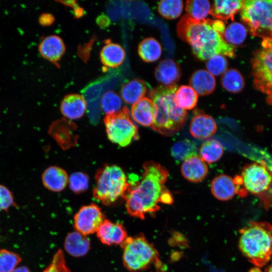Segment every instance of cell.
Segmentation results:
<instances>
[{"label":"cell","mask_w":272,"mask_h":272,"mask_svg":"<svg viewBox=\"0 0 272 272\" xmlns=\"http://www.w3.org/2000/svg\"><path fill=\"white\" fill-rule=\"evenodd\" d=\"M104 121L109 140L121 147L129 145L139 137L137 126L126 106L116 113L106 115Z\"/></svg>","instance_id":"cell-9"},{"label":"cell","mask_w":272,"mask_h":272,"mask_svg":"<svg viewBox=\"0 0 272 272\" xmlns=\"http://www.w3.org/2000/svg\"><path fill=\"white\" fill-rule=\"evenodd\" d=\"M143 169L140 181H129V189L124 197L128 214L141 219L159 211L160 203L173 202L171 193L164 185L168 176L167 170L154 161L145 162Z\"/></svg>","instance_id":"cell-1"},{"label":"cell","mask_w":272,"mask_h":272,"mask_svg":"<svg viewBox=\"0 0 272 272\" xmlns=\"http://www.w3.org/2000/svg\"><path fill=\"white\" fill-rule=\"evenodd\" d=\"M55 20L54 16L47 13L41 14L38 18L40 25L43 26H48L52 25Z\"/></svg>","instance_id":"cell-40"},{"label":"cell","mask_w":272,"mask_h":272,"mask_svg":"<svg viewBox=\"0 0 272 272\" xmlns=\"http://www.w3.org/2000/svg\"><path fill=\"white\" fill-rule=\"evenodd\" d=\"M271 263L269 266L267 268V269L265 270V272H272V256L271 258Z\"/></svg>","instance_id":"cell-42"},{"label":"cell","mask_w":272,"mask_h":272,"mask_svg":"<svg viewBox=\"0 0 272 272\" xmlns=\"http://www.w3.org/2000/svg\"><path fill=\"white\" fill-rule=\"evenodd\" d=\"M16 205L13 192L5 185L0 184V211H8Z\"/></svg>","instance_id":"cell-39"},{"label":"cell","mask_w":272,"mask_h":272,"mask_svg":"<svg viewBox=\"0 0 272 272\" xmlns=\"http://www.w3.org/2000/svg\"><path fill=\"white\" fill-rule=\"evenodd\" d=\"M185 10L187 15L194 19H205L211 13L210 2L207 0L187 1Z\"/></svg>","instance_id":"cell-31"},{"label":"cell","mask_w":272,"mask_h":272,"mask_svg":"<svg viewBox=\"0 0 272 272\" xmlns=\"http://www.w3.org/2000/svg\"><path fill=\"white\" fill-rule=\"evenodd\" d=\"M87 103L81 95L72 94L65 96L60 103L61 114L66 118L75 120L82 117L86 110Z\"/></svg>","instance_id":"cell-19"},{"label":"cell","mask_w":272,"mask_h":272,"mask_svg":"<svg viewBox=\"0 0 272 272\" xmlns=\"http://www.w3.org/2000/svg\"><path fill=\"white\" fill-rule=\"evenodd\" d=\"M41 181L43 186L48 190L59 192L66 186L69 177L63 169L58 166H51L43 172Z\"/></svg>","instance_id":"cell-18"},{"label":"cell","mask_w":272,"mask_h":272,"mask_svg":"<svg viewBox=\"0 0 272 272\" xmlns=\"http://www.w3.org/2000/svg\"><path fill=\"white\" fill-rule=\"evenodd\" d=\"M120 246L124 266L130 271L144 270L158 261L157 250L142 234L127 237Z\"/></svg>","instance_id":"cell-8"},{"label":"cell","mask_w":272,"mask_h":272,"mask_svg":"<svg viewBox=\"0 0 272 272\" xmlns=\"http://www.w3.org/2000/svg\"><path fill=\"white\" fill-rule=\"evenodd\" d=\"M190 86L201 96L212 93L216 88V82L214 76L207 70L199 69L195 71L189 79Z\"/></svg>","instance_id":"cell-22"},{"label":"cell","mask_w":272,"mask_h":272,"mask_svg":"<svg viewBox=\"0 0 272 272\" xmlns=\"http://www.w3.org/2000/svg\"><path fill=\"white\" fill-rule=\"evenodd\" d=\"M251 64L255 88L272 97V46L254 52Z\"/></svg>","instance_id":"cell-10"},{"label":"cell","mask_w":272,"mask_h":272,"mask_svg":"<svg viewBox=\"0 0 272 272\" xmlns=\"http://www.w3.org/2000/svg\"><path fill=\"white\" fill-rule=\"evenodd\" d=\"M21 260L18 254L6 249H0V272H12Z\"/></svg>","instance_id":"cell-35"},{"label":"cell","mask_w":272,"mask_h":272,"mask_svg":"<svg viewBox=\"0 0 272 272\" xmlns=\"http://www.w3.org/2000/svg\"><path fill=\"white\" fill-rule=\"evenodd\" d=\"M138 51L143 60L147 62H152L160 58L162 53V47L156 39L148 37L140 43Z\"/></svg>","instance_id":"cell-26"},{"label":"cell","mask_w":272,"mask_h":272,"mask_svg":"<svg viewBox=\"0 0 272 272\" xmlns=\"http://www.w3.org/2000/svg\"><path fill=\"white\" fill-rule=\"evenodd\" d=\"M247 36L246 27L239 22H233L225 28L223 38L232 45L241 44L245 41Z\"/></svg>","instance_id":"cell-30"},{"label":"cell","mask_w":272,"mask_h":272,"mask_svg":"<svg viewBox=\"0 0 272 272\" xmlns=\"http://www.w3.org/2000/svg\"><path fill=\"white\" fill-rule=\"evenodd\" d=\"M211 190L213 195L220 200H228L237 193V186L230 176L222 174L212 181Z\"/></svg>","instance_id":"cell-21"},{"label":"cell","mask_w":272,"mask_h":272,"mask_svg":"<svg viewBox=\"0 0 272 272\" xmlns=\"http://www.w3.org/2000/svg\"><path fill=\"white\" fill-rule=\"evenodd\" d=\"M105 43L100 54L102 63L112 69L119 66L124 60V50L119 44L112 42L109 39L105 40Z\"/></svg>","instance_id":"cell-23"},{"label":"cell","mask_w":272,"mask_h":272,"mask_svg":"<svg viewBox=\"0 0 272 272\" xmlns=\"http://www.w3.org/2000/svg\"><path fill=\"white\" fill-rule=\"evenodd\" d=\"M89 177L85 173L76 172L69 177V184L71 190L76 193L86 190L89 186Z\"/></svg>","instance_id":"cell-36"},{"label":"cell","mask_w":272,"mask_h":272,"mask_svg":"<svg viewBox=\"0 0 272 272\" xmlns=\"http://www.w3.org/2000/svg\"><path fill=\"white\" fill-rule=\"evenodd\" d=\"M222 87L229 92L238 93L241 92L245 86V81L240 72L235 69L227 70L221 77Z\"/></svg>","instance_id":"cell-27"},{"label":"cell","mask_w":272,"mask_h":272,"mask_svg":"<svg viewBox=\"0 0 272 272\" xmlns=\"http://www.w3.org/2000/svg\"><path fill=\"white\" fill-rule=\"evenodd\" d=\"M12 272H31L28 267L26 266H21L16 267Z\"/></svg>","instance_id":"cell-41"},{"label":"cell","mask_w":272,"mask_h":272,"mask_svg":"<svg viewBox=\"0 0 272 272\" xmlns=\"http://www.w3.org/2000/svg\"><path fill=\"white\" fill-rule=\"evenodd\" d=\"M43 272H71L67 266L63 251L59 249L52 260Z\"/></svg>","instance_id":"cell-38"},{"label":"cell","mask_w":272,"mask_h":272,"mask_svg":"<svg viewBox=\"0 0 272 272\" xmlns=\"http://www.w3.org/2000/svg\"><path fill=\"white\" fill-rule=\"evenodd\" d=\"M171 154L178 161H184L189 157L197 154L195 144L187 139L176 142L172 147Z\"/></svg>","instance_id":"cell-32"},{"label":"cell","mask_w":272,"mask_h":272,"mask_svg":"<svg viewBox=\"0 0 272 272\" xmlns=\"http://www.w3.org/2000/svg\"><path fill=\"white\" fill-rule=\"evenodd\" d=\"M217 124L210 115L200 113L195 115L190 124V132L194 138L206 140L212 137L216 132Z\"/></svg>","instance_id":"cell-16"},{"label":"cell","mask_w":272,"mask_h":272,"mask_svg":"<svg viewBox=\"0 0 272 272\" xmlns=\"http://www.w3.org/2000/svg\"><path fill=\"white\" fill-rule=\"evenodd\" d=\"M154 75L157 81L163 86H171L177 84L181 78L180 67L172 59L161 61L156 67Z\"/></svg>","instance_id":"cell-15"},{"label":"cell","mask_w":272,"mask_h":272,"mask_svg":"<svg viewBox=\"0 0 272 272\" xmlns=\"http://www.w3.org/2000/svg\"><path fill=\"white\" fill-rule=\"evenodd\" d=\"M240 18L252 36L272 39V0L244 1Z\"/></svg>","instance_id":"cell-7"},{"label":"cell","mask_w":272,"mask_h":272,"mask_svg":"<svg viewBox=\"0 0 272 272\" xmlns=\"http://www.w3.org/2000/svg\"><path fill=\"white\" fill-rule=\"evenodd\" d=\"M241 177L247 192L256 196L265 209L272 208V172L266 163L261 161L246 165Z\"/></svg>","instance_id":"cell-6"},{"label":"cell","mask_w":272,"mask_h":272,"mask_svg":"<svg viewBox=\"0 0 272 272\" xmlns=\"http://www.w3.org/2000/svg\"><path fill=\"white\" fill-rule=\"evenodd\" d=\"M100 105L106 115L116 113L123 107L121 98L113 91H108L102 95Z\"/></svg>","instance_id":"cell-34"},{"label":"cell","mask_w":272,"mask_h":272,"mask_svg":"<svg viewBox=\"0 0 272 272\" xmlns=\"http://www.w3.org/2000/svg\"><path fill=\"white\" fill-rule=\"evenodd\" d=\"M96 233L100 241L107 245H121L128 237L125 228L120 223H114L106 219Z\"/></svg>","instance_id":"cell-12"},{"label":"cell","mask_w":272,"mask_h":272,"mask_svg":"<svg viewBox=\"0 0 272 272\" xmlns=\"http://www.w3.org/2000/svg\"><path fill=\"white\" fill-rule=\"evenodd\" d=\"M64 247L65 251L74 257L82 256L89 251L90 241L87 236L74 231L65 237Z\"/></svg>","instance_id":"cell-24"},{"label":"cell","mask_w":272,"mask_h":272,"mask_svg":"<svg viewBox=\"0 0 272 272\" xmlns=\"http://www.w3.org/2000/svg\"><path fill=\"white\" fill-rule=\"evenodd\" d=\"M101 209L91 203L82 207L74 217V227L76 231L84 235L96 232L105 220Z\"/></svg>","instance_id":"cell-11"},{"label":"cell","mask_w":272,"mask_h":272,"mask_svg":"<svg viewBox=\"0 0 272 272\" xmlns=\"http://www.w3.org/2000/svg\"><path fill=\"white\" fill-rule=\"evenodd\" d=\"M65 50L64 43L58 36L52 35L45 37L38 45V51L45 59L59 66V61Z\"/></svg>","instance_id":"cell-13"},{"label":"cell","mask_w":272,"mask_h":272,"mask_svg":"<svg viewBox=\"0 0 272 272\" xmlns=\"http://www.w3.org/2000/svg\"><path fill=\"white\" fill-rule=\"evenodd\" d=\"M131 118L144 126H152L156 116V108L153 101L144 97L133 104L130 110Z\"/></svg>","instance_id":"cell-14"},{"label":"cell","mask_w":272,"mask_h":272,"mask_svg":"<svg viewBox=\"0 0 272 272\" xmlns=\"http://www.w3.org/2000/svg\"><path fill=\"white\" fill-rule=\"evenodd\" d=\"M223 152L221 144L215 139L203 143L199 150L200 157L208 163L218 161L222 156Z\"/></svg>","instance_id":"cell-29"},{"label":"cell","mask_w":272,"mask_h":272,"mask_svg":"<svg viewBox=\"0 0 272 272\" xmlns=\"http://www.w3.org/2000/svg\"><path fill=\"white\" fill-rule=\"evenodd\" d=\"M95 180L93 196L105 205L124 198L129 189V180L123 170L117 165H108L101 168L96 173Z\"/></svg>","instance_id":"cell-5"},{"label":"cell","mask_w":272,"mask_h":272,"mask_svg":"<svg viewBox=\"0 0 272 272\" xmlns=\"http://www.w3.org/2000/svg\"><path fill=\"white\" fill-rule=\"evenodd\" d=\"M181 171L187 180L198 182L202 180L208 172L206 162L197 155L185 160L182 164Z\"/></svg>","instance_id":"cell-17"},{"label":"cell","mask_w":272,"mask_h":272,"mask_svg":"<svg viewBox=\"0 0 272 272\" xmlns=\"http://www.w3.org/2000/svg\"><path fill=\"white\" fill-rule=\"evenodd\" d=\"M147 91V88L143 81L133 79L122 86L121 96L126 103L133 105L143 98Z\"/></svg>","instance_id":"cell-25"},{"label":"cell","mask_w":272,"mask_h":272,"mask_svg":"<svg viewBox=\"0 0 272 272\" xmlns=\"http://www.w3.org/2000/svg\"><path fill=\"white\" fill-rule=\"evenodd\" d=\"M174 99L179 107L185 110H191L197 104L198 95L190 86L183 85L176 91Z\"/></svg>","instance_id":"cell-28"},{"label":"cell","mask_w":272,"mask_h":272,"mask_svg":"<svg viewBox=\"0 0 272 272\" xmlns=\"http://www.w3.org/2000/svg\"><path fill=\"white\" fill-rule=\"evenodd\" d=\"M183 8V4L181 1L164 0L159 3L158 11L162 17L172 20L180 16Z\"/></svg>","instance_id":"cell-33"},{"label":"cell","mask_w":272,"mask_h":272,"mask_svg":"<svg viewBox=\"0 0 272 272\" xmlns=\"http://www.w3.org/2000/svg\"><path fill=\"white\" fill-rule=\"evenodd\" d=\"M178 86L160 85L149 92L150 99L156 108V116L152 128L165 136L178 132L185 123L187 116L185 110L176 103L174 96Z\"/></svg>","instance_id":"cell-3"},{"label":"cell","mask_w":272,"mask_h":272,"mask_svg":"<svg viewBox=\"0 0 272 272\" xmlns=\"http://www.w3.org/2000/svg\"><path fill=\"white\" fill-rule=\"evenodd\" d=\"M239 247L250 262L262 266L272 256V225L252 222L240 231Z\"/></svg>","instance_id":"cell-4"},{"label":"cell","mask_w":272,"mask_h":272,"mask_svg":"<svg viewBox=\"0 0 272 272\" xmlns=\"http://www.w3.org/2000/svg\"><path fill=\"white\" fill-rule=\"evenodd\" d=\"M244 1L216 0L214 2L210 14L218 20L233 21L235 15L241 10Z\"/></svg>","instance_id":"cell-20"},{"label":"cell","mask_w":272,"mask_h":272,"mask_svg":"<svg viewBox=\"0 0 272 272\" xmlns=\"http://www.w3.org/2000/svg\"><path fill=\"white\" fill-rule=\"evenodd\" d=\"M177 33L191 46L193 53L199 60H207L216 55L235 56L234 47L217 31L214 20H197L184 15L177 24Z\"/></svg>","instance_id":"cell-2"},{"label":"cell","mask_w":272,"mask_h":272,"mask_svg":"<svg viewBox=\"0 0 272 272\" xmlns=\"http://www.w3.org/2000/svg\"><path fill=\"white\" fill-rule=\"evenodd\" d=\"M228 66L227 59L222 55H214L210 58L206 62L208 71L216 76L225 73L227 70Z\"/></svg>","instance_id":"cell-37"}]
</instances>
